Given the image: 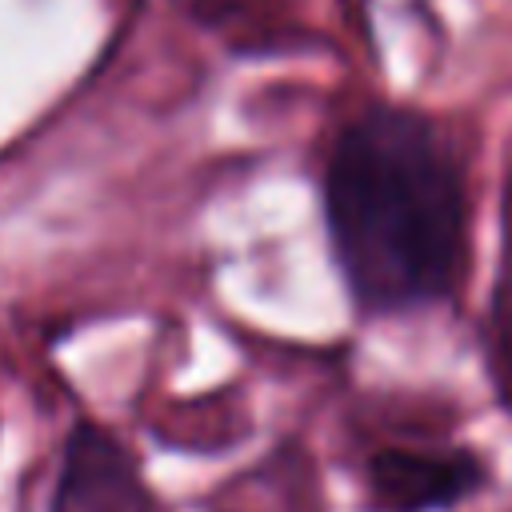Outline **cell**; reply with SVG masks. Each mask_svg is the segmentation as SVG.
Listing matches in <instances>:
<instances>
[{
    "instance_id": "cell-2",
    "label": "cell",
    "mask_w": 512,
    "mask_h": 512,
    "mask_svg": "<svg viewBox=\"0 0 512 512\" xmlns=\"http://www.w3.org/2000/svg\"><path fill=\"white\" fill-rule=\"evenodd\" d=\"M52 512H164L148 492L136 456L104 428L76 424L64 444Z\"/></svg>"
},
{
    "instance_id": "cell-3",
    "label": "cell",
    "mask_w": 512,
    "mask_h": 512,
    "mask_svg": "<svg viewBox=\"0 0 512 512\" xmlns=\"http://www.w3.org/2000/svg\"><path fill=\"white\" fill-rule=\"evenodd\" d=\"M484 468L472 452L384 448L368 464L372 504L380 512H432L480 488Z\"/></svg>"
},
{
    "instance_id": "cell-4",
    "label": "cell",
    "mask_w": 512,
    "mask_h": 512,
    "mask_svg": "<svg viewBox=\"0 0 512 512\" xmlns=\"http://www.w3.org/2000/svg\"><path fill=\"white\" fill-rule=\"evenodd\" d=\"M504 276L496 292V320H500V352L512 360V188H508V208H504Z\"/></svg>"
},
{
    "instance_id": "cell-1",
    "label": "cell",
    "mask_w": 512,
    "mask_h": 512,
    "mask_svg": "<svg viewBox=\"0 0 512 512\" xmlns=\"http://www.w3.org/2000/svg\"><path fill=\"white\" fill-rule=\"evenodd\" d=\"M336 264L368 312L448 296L464 264V184L428 120L372 108L352 120L324 172Z\"/></svg>"
}]
</instances>
